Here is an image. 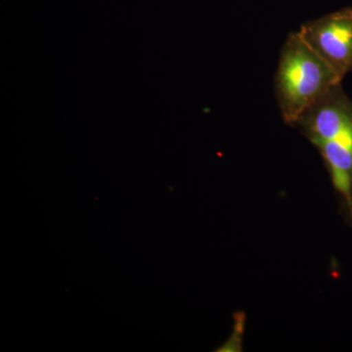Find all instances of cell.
Returning <instances> with one entry per match:
<instances>
[{"label":"cell","instance_id":"6da1fadb","mask_svg":"<svg viewBox=\"0 0 352 352\" xmlns=\"http://www.w3.org/2000/svg\"><path fill=\"white\" fill-rule=\"evenodd\" d=\"M342 80L303 41L300 32L289 34L275 76V94L285 122L293 126L310 106Z\"/></svg>","mask_w":352,"mask_h":352},{"label":"cell","instance_id":"7a4b0ae2","mask_svg":"<svg viewBox=\"0 0 352 352\" xmlns=\"http://www.w3.org/2000/svg\"><path fill=\"white\" fill-rule=\"evenodd\" d=\"M298 32L340 78L351 71L352 7L308 21Z\"/></svg>","mask_w":352,"mask_h":352},{"label":"cell","instance_id":"3957f363","mask_svg":"<svg viewBox=\"0 0 352 352\" xmlns=\"http://www.w3.org/2000/svg\"><path fill=\"white\" fill-rule=\"evenodd\" d=\"M293 126L314 145L336 141L352 149V102L337 85L310 106Z\"/></svg>","mask_w":352,"mask_h":352}]
</instances>
